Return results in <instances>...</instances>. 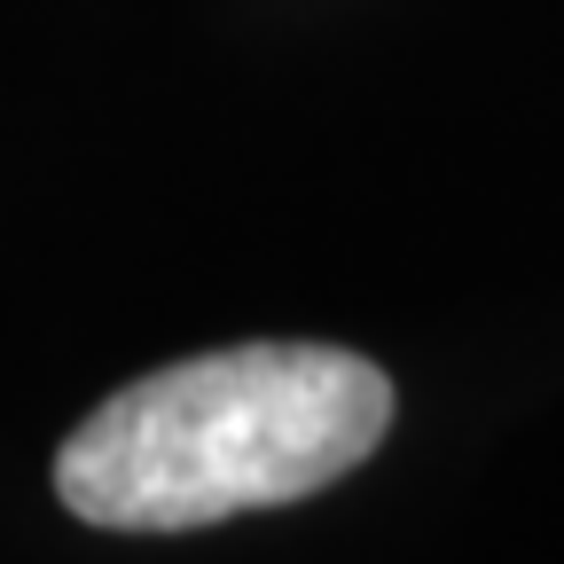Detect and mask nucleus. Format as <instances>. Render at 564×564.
I'll list each match as a JSON object with an SVG mask.
<instances>
[{"instance_id": "f257e3e1", "label": "nucleus", "mask_w": 564, "mask_h": 564, "mask_svg": "<svg viewBox=\"0 0 564 564\" xmlns=\"http://www.w3.org/2000/svg\"><path fill=\"white\" fill-rule=\"evenodd\" d=\"M392 432V377L345 345H228L110 392L55 455V494L102 533H188L306 502Z\"/></svg>"}]
</instances>
